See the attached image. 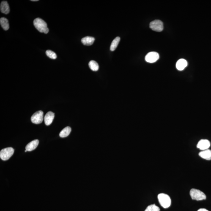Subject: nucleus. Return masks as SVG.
Here are the masks:
<instances>
[{"label":"nucleus","mask_w":211,"mask_h":211,"mask_svg":"<svg viewBox=\"0 0 211 211\" xmlns=\"http://www.w3.org/2000/svg\"><path fill=\"white\" fill-rule=\"evenodd\" d=\"M33 24L36 29L39 32L47 34L49 31L47 23L41 18H36L34 20Z\"/></svg>","instance_id":"1"},{"label":"nucleus","mask_w":211,"mask_h":211,"mask_svg":"<svg viewBox=\"0 0 211 211\" xmlns=\"http://www.w3.org/2000/svg\"><path fill=\"white\" fill-rule=\"evenodd\" d=\"M159 203L163 208H167L170 207L171 204V198L168 195L161 193L158 196Z\"/></svg>","instance_id":"2"},{"label":"nucleus","mask_w":211,"mask_h":211,"mask_svg":"<svg viewBox=\"0 0 211 211\" xmlns=\"http://www.w3.org/2000/svg\"><path fill=\"white\" fill-rule=\"evenodd\" d=\"M190 194L192 199L197 201L205 200L207 198L206 195L203 192L196 189L193 188L190 190Z\"/></svg>","instance_id":"3"},{"label":"nucleus","mask_w":211,"mask_h":211,"mask_svg":"<svg viewBox=\"0 0 211 211\" xmlns=\"http://www.w3.org/2000/svg\"><path fill=\"white\" fill-rule=\"evenodd\" d=\"M14 152V150L13 148H6L2 149L0 152V158L3 160H7L13 155Z\"/></svg>","instance_id":"4"},{"label":"nucleus","mask_w":211,"mask_h":211,"mask_svg":"<svg viewBox=\"0 0 211 211\" xmlns=\"http://www.w3.org/2000/svg\"><path fill=\"white\" fill-rule=\"evenodd\" d=\"M31 121L33 123L40 124L44 119V113L42 111H39L34 113L31 117Z\"/></svg>","instance_id":"5"},{"label":"nucleus","mask_w":211,"mask_h":211,"mask_svg":"<svg viewBox=\"0 0 211 211\" xmlns=\"http://www.w3.org/2000/svg\"><path fill=\"white\" fill-rule=\"evenodd\" d=\"M151 29L157 32H161L163 29V24L162 22L160 20H156L151 22L150 23Z\"/></svg>","instance_id":"6"},{"label":"nucleus","mask_w":211,"mask_h":211,"mask_svg":"<svg viewBox=\"0 0 211 211\" xmlns=\"http://www.w3.org/2000/svg\"><path fill=\"white\" fill-rule=\"evenodd\" d=\"M159 58V54L156 52H151L147 54L145 57L147 62L153 63L156 62Z\"/></svg>","instance_id":"7"},{"label":"nucleus","mask_w":211,"mask_h":211,"mask_svg":"<svg viewBox=\"0 0 211 211\" xmlns=\"http://www.w3.org/2000/svg\"><path fill=\"white\" fill-rule=\"evenodd\" d=\"M210 146V142L207 139H201L198 142L197 147L201 150L208 149Z\"/></svg>","instance_id":"8"},{"label":"nucleus","mask_w":211,"mask_h":211,"mask_svg":"<svg viewBox=\"0 0 211 211\" xmlns=\"http://www.w3.org/2000/svg\"><path fill=\"white\" fill-rule=\"evenodd\" d=\"M54 117V113L52 111H49L45 116L44 122L45 125L49 126L52 123Z\"/></svg>","instance_id":"9"},{"label":"nucleus","mask_w":211,"mask_h":211,"mask_svg":"<svg viewBox=\"0 0 211 211\" xmlns=\"http://www.w3.org/2000/svg\"><path fill=\"white\" fill-rule=\"evenodd\" d=\"M188 65V63L185 59H181L178 61L176 64V68L178 70L182 71Z\"/></svg>","instance_id":"10"},{"label":"nucleus","mask_w":211,"mask_h":211,"mask_svg":"<svg viewBox=\"0 0 211 211\" xmlns=\"http://www.w3.org/2000/svg\"><path fill=\"white\" fill-rule=\"evenodd\" d=\"M39 144L38 140H34L27 145L26 147V150L27 152H31L34 150L37 147Z\"/></svg>","instance_id":"11"},{"label":"nucleus","mask_w":211,"mask_h":211,"mask_svg":"<svg viewBox=\"0 0 211 211\" xmlns=\"http://www.w3.org/2000/svg\"><path fill=\"white\" fill-rule=\"evenodd\" d=\"M200 157L206 160H211V150L210 149L201 151L199 154Z\"/></svg>","instance_id":"12"},{"label":"nucleus","mask_w":211,"mask_h":211,"mask_svg":"<svg viewBox=\"0 0 211 211\" xmlns=\"http://www.w3.org/2000/svg\"><path fill=\"white\" fill-rule=\"evenodd\" d=\"M95 40V39L94 37L87 36V37H85L82 39L81 42L83 44L90 46V45H92L94 44Z\"/></svg>","instance_id":"13"},{"label":"nucleus","mask_w":211,"mask_h":211,"mask_svg":"<svg viewBox=\"0 0 211 211\" xmlns=\"http://www.w3.org/2000/svg\"><path fill=\"white\" fill-rule=\"evenodd\" d=\"M1 11L3 13L8 14L9 13L10 9L7 1L2 2L1 4Z\"/></svg>","instance_id":"14"},{"label":"nucleus","mask_w":211,"mask_h":211,"mask_svg":"<svg viewBox=\"0 0 211 211\" xmlns=\"http://www.w3.org/2000/svg\"><path fill=\"white\" fill-rule=\"evenodd\" d=\"M71 131V128L70 127H66L61 131L59 133V136L61 138L66 137L69 136Z\"/></svg>","instance_id":"15"},{"label":"nucleus","mask_w":211,"mask_h":211,"mask_svg":"<svg viewBox=\"0 0 211 211\" xmlns=\"http://www.w3.org/2000/svg\"><path fill=\"white\" fill-rule=\"evenodd\" d=\"M0 23L2 27L4 30H8L9 29L8 20L4 17H2L0 19Z\"/></svg>","instance_id":"16"},{"label":"nucleus","mask_w":211,"mask_h":211,"mask_svg":"<svg viewBox=\"0 0 211 211\" xmlns=\"http://www.w3.org/2000/svg\"><path fill=\"white\" fill-rule=\"evenodd\" d=\"M120 39V38L119 37H116V39L113 40L110 48V49L111 51H114L116 49L118 44H119Z\"/></svg>","instance_id":"17"},{"label":"nucleus","mask_w":211,"mask_h":211,"mask_svg":"<svg viewBox=\"0 0 211 211\" xmlns=\"http://www.w3.org/2000/svg\"><path fill=\"white\" fill-rule=\"evenodd\" d=\"M90 68L94 71H97L99 69V65L96 61L92 60L89 63Z\"/></svg>","instance_id":"18"},{"label":"nucleus","mask_w":211,"mask_h":211,"mask_svg":"<svg viewBox=\"0 0 211 211\" xmlns=\"http://www.w3.org/2000/svg\"><path fill=\"white\" fill-rule=\"evenodd\" d=\"M145 211H160V209L158 206L154 204L148 206Z\"/></svg>","instance_id":"19"},{"label":"nucleus","mask_w":211,"mask_h":211,"mask_svg":"<svg viewBox=\"0 0 211 211\" xmlns=\"http://www.w3.org/2000/svg\"><path fill=\"white\" fill-rule=\"evenodd\" d=\"M46 54L47 56L51 59H56L57 58L56 54L51 50H47Z\"/></svg>","instance_id":"20"},{"label":"nucleus","mask_w":211,"mask_h":211,"mask_svg":"<svg viewBox=\"0 0 211 211\" xmlns=\"http://www.w3.org/2000/svg\"><path fill=\"white\" fill-rule=\"evenodd\" d=\"M198 211H209L207 210V209H204V208H201L199 209V210H198Z\"/></svg>","instance_id":"21"},{"label":"nucleus","mask_w":211,"mask_h":211,"mask_svg":"<svg viewBox=\"0 0 211 211\" xmlns=\"http://www.w3.org/2000/svg\"><path fill=\"white\" fill-rule=\"evenodd\" d=\"M33 1V2L38 1V0H32V1Z\"/></svg>","instance_id":"22"},{"label":"nucleus","mask_w":211,"mask_h":211,"mask_svg":"<svg viewBox=\"0 0 211 211\" xmlns=\"http://www.w3.org/2000/svg\"><path fill=\"white\" fill-rule=\"evenodd\" d=\"M27 152V150H25V152Z\"/></svg>","instance_id":"23"}]
</instances>
